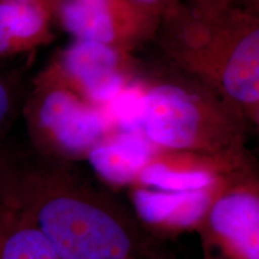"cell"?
Wrapping results in <instances>:
<instances>
[{
  "label": "cell",
  "instance_id": "6da1fadb",
  "mask_svg": "<svg viewBox=\"0 0 259 259\" xmlns=\"http://www.w3.org/2000/svg\"><path fill=\"white\" fill-rule=\"evenodd\" d=\"M0 204L30 220L59 259H160L158 238L72 162L0 149Z\"/></svg>",
  "mask_w": 259,
  "mask_h": 259
},
{
  "label": "cell",
  "instance_id": "7a4b0ae2",
  "mask_svg": "<svg viewBox=\"0 0 259 259\" xmlns=\"http://www.w3.org/2000/svg\"><path fill=\"white\" fill-rule=\"evenodd\" d=\"M154 42L163 59L234 105L259 125L258 6L199 18L186 4L162 19Z\"/></svg>",
  "mask_w": 259,
  "mask_h": 259
},
{
  "label": "cell",
  "instance_id": "3957f363",
  "mask_svg": "<svg viewBox=\"0 0 259 259\" xmlns=\"http://www.w3.org/2000/svg\"><path fill=\"white\" fill-rule=\"evenodd\" d=\"M142 134L161 150L253 161L246 149L248 121L232 103L166 60L139 63Z\"/></svg>",
  "mask_w": 259,
  "mask_h": 259
},
{
  "label": "cell",
  "instance_id": "277c9868",
  "mask_svg": "<svg viewBox=\"0 0 259 259\" xmlns=\"http://www.w3.org/2000/svg\"><path fill=\"white\" fill-rule=\"evenodd\" d=\"M22 114L32 150L72 163L87 160L112 132L102 108L40 74L32 79Z\"/></svg>",
  "mask_w": 259,
  "mask_h": 259
},
{
  "label": "cell",
  "instance_id": "5b68a950",
  "mask_svg": "<svg viewBox=\"0 0 259 259\" xmlns=\"http://www.w3.org/2000/svg\"><path fill=\"white\" fill-rule=\"evenodd\" d=\"M202 259H259V180L254 164L222 180L194 226Z\"/></svg>",
  "mask_w": 259,
  "mask_h": 259
},
{
  "label": "cell",
  "instance_id": "8992f818",
  "mask_svg": "<svg viewBox=\"0 0 259 259\" xmlns=\"http://www.w3.org/2000/svg\"><path fill=\"white\" fill-rule=\"evenodd\" d=\"M139 63L128 52L95 41L73 40L38 74L103 108L136 79Z\"/></svg>",
  "mask_w": 259,
  "mask_h": 259
},
{
  "label": "cell",
  "instance_id": "52a82bcc",
  "mask_svg": "<svg viewBox=\"0 0 259 259\" xmlns=\"http://www.w3.org/2000/svg\"><path fill=\"white\" fill-rule=\"evenodd\" d=\"M54 22L73 40H89L132 53L154 41L161 19L130 0H61Z\"/></svg>",
  "mask_w": 259,
  "mask_h": 259
},
{
  "label": "cell",
  "instance_id": "ba28073f",
  "mask_svg": "<svg viewBox=\"0 0 259 259\" xmlns=\"http://www.w3.org/2000/svg\"><path fill=\"white\" fill-rule=\"evenodd\" d=\"M54 19L31 3L0 0V60L30 53L54 40Z\"/></svg>",
  "mask_w": 259,
  "mask_h": 259
},
{
  "label": "cell",
  "instance_id": "9c48e42d",
  "mask_svg": "<svg viewBox=\"0 0 259 259\" xmlns=\"http://www.w3.org/2000/svg\"><path fill=\"white\" fill-rule=\"evenodd\" d=\"M157 149L142 134L112 132L90 151L87 160L108 183L125 185L135 183Z\"/></svg>",
  "mask_w": 259,
  "mask_h": 259
},
{
  "label": "cell",
  "instance_id": "30bf717a",
  "mask_svg": "<svg viewBox=\"0 0 259 259\" xmlns=\"http://www.w3.org/2000/svg\"><path fill=\"white\" fill-rule=\"evenodd\" d=\"M0 259H59L37 227L0 204Z\"/></svg>",
  "mask_w": 259,
  "mask_h": 259
},
{
  "label": "cell",
  "instance_id": "8fae6325",
  "mask_svg": "<svg viewBox=\"0 0 259 259\" xmlns=\"http://www.w3.org/2000/svg\"><path fill=\"white\" fill-rule=\"evenodd\" d=\"M102 111L112 132L142 134L143 87L138 79V74L135 80L103 107Z\"/></svg>",
  "mask_w": 259,
  "mask_h": 259
},
{
  "label": "cell",
  "instance_id": "7c38bea8",
  "mask_svg": "<svg viewBox=\"0 0 259 259\" xmlns=\"http://www.w3.org/2000/svg\"><path fill=\"white\" fill-rule=\"evenodd\" d=\"M25 96L23 72H0V149L18 113L22 112Z\"/></svg>",
  "mask_w": 259,
  "mask_h": 259
},
{
  "label": "cell",
  "instance_id": "4fadbf2b",
  "mask_svg": "<svg viewBox=\"0 0 259 259\" xmlns=\"http://www.w3.org/2000/svg\"><path fill=\"white\" fill-rule=\"evenodd\" d=\"M185 4L197 17L212 18L236 6H258V0H186Z\"/></svg>",
  "mask_w": 259,
  "mask_h": 259
},
{
  "label": "cell",
  "instance_id": "5bb4252c",
  "mask_svg": "<svg viewBox=\"0 0 259 259\" xmlns=\"http://www.w3.org/2000/svg\"><path fill=\"white\" fill-rule=\"evenodd\" d=\"M130 2L153 12L162 21L176 14L181 6L185 5L186 0H130Z\"/></svg>",
  "mask_w": 259,
  "mask_h": 259
},
{
  "label": "cell",
  "instance_id": "9a60e30c",
  "mask_svg": "<svg viewBox=\"0 0 259 259\" xmlns=\"http://www.w3.org/2000/svg\"><path fill=\"white\" fill-rule=\"evenodd\" d=\"M16 2H24V3H31V4H36L45 10H47L48 12L52 15V17H56V14L59 8L61 0H16Z\"/></svg>",
  "mask_w": 259,
  "mask_h": 259
},
{
  "label": "cell",
  "instance_id": "2e32d148",
  "mask_svg": "<svg viewBox=\"0 0 259 259\" xmlns=\"http://www.w3.org/2000/svg\"><path fill=\"white\" fill-rule=\"evenodd\" d=\"M160 259H173V258H169V257H168V255H167V257H164V258H160Z\"/></svg>",
  "mask_w": 259,
  "mask_h": 259
}]
</instances>
